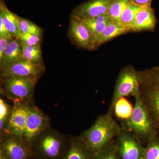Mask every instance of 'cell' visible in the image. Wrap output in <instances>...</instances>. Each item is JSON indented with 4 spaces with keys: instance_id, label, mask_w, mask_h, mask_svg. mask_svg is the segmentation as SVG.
Wrapping results in <instances>:
<instances>
[{
    "instance_id": "obj_26",
    "label": "cell",
    "mask_w": 159,
    "mask_h": 159,
    "mask_svg": "<svg viewBox=\"0 0 159 159\" xmlns=\"http://www.w3.org/2000/svg\"><path fill=\"white\" fill-rule=\"evenodd\" d=\"M20 32L21 34L30 33L42 35V29L39 26L26 19L19 16Z\"/></svg>"
},
{
    "instance_id": "obj_17",
    "label": "cell",
    "mask_w": 159,
    "mask_h": 159,
    "mask_svg": "<svg viewBox=\"0 0 159 159\" xmlns=\"http://www.w3.org/2000/svg\"><path fill=\"white\" fill-rule=\"evenodd\" d=\"M0 16L2 18L6 28L13 37L15 39L19 38L20 32L19 16L9 10L3 0H0Z\"/></svg>"
},
{
    "instance_id": "obj_15",
    "label": "cell",
    "mask_w": 159,
    "mask_h": 159,
    "mask_svg": "<svg viewBox=\"0 0 159 159\" xmlns=\"http://www.w3.org/2000/svg\"><path fill=\"white\" fill-rule=\"evenodd\" d=\"M156 23L155 13L151 6L142 7L136 16L131 32L152 31Z\"/></svg>"
},
{
    "instance_id": "obj_10",
    "label": "cell",
    "mask_w": 159,
    "mask_h": 159,
    "mask_svg": "<svg viewBox=\"0 0 159 159\" xmlns=\"http://www.w3.org/2000/svg\"><path fill=\"white\" fill-rule=\"evenodd\" d=\"M68 36L78 48L92 51L98 48L97 40L83 21L70 17Z\"/></svg>"
},
{
    "instance_id": "obj_5",
    "label": "cell",
    "mask_w": 159,
    "mask_h": 159,
    "mask_svg": "<svg viewBox=\"0 0 159 159\" xmlns=\"http://www.w3.org/2000/svg\"><path fill=\"white\" fill-rule=\"evenodd\" d=\"M139 92L138 70L130 65L125 66L117 76L107 113L113 116L115 105L119 100L129 96L135 97Z\"/></svg>"
},
{
    "instance_id": "obj_18",
    "label": "cell",
    "mask_w": 159,
    "mask_h": 159,
    "mask_svg": "<svg viewBox=\"0 0 159 159\" xmlns=\"http://www.w3.org/2000/svg\"><path fill=\"white\" fill-rule=\"evenodd\" d=\"M130 32L128 28L123 26L119 22L111 20L106 26L99 37L97 42V45L99 47L118 36Z\"/></svg>"
},
{
    "instance_id": "obj_11",
    "label": "cell",
    "mask_w": 159,
    "mask_h": 159,
    "mask_svg": "<svg viewBox=\"0 0 159 159\" xmlns=\"http://www.w3.org/2000/svg\"><path fill=\"white\" fill-rule=\"evenodd\" d=\"M1 70V78L19 77L39 79L44 73L43 64H34L25 59L5 67Z\"/></svg>"
},
{
    "instance_id": "obj_30",
    "label": "cell",
    "mask_w": 159,
    "mask_h": 159,
    "mask_svg": "<svg viewBox=\"0 0 159 159\" xmlns=\"http://www.w3.org/2000/svg\"><path fill=\"white\" fill-rule=\"evenodd\" d=\"M0 37L13 38V36L6 28L2 16H0Z\"/></svg>"
},
{
    "instance_id": "obj_23",
    "label": "cell",
    "mask_w": 159,
    "mask_h": 159,
    "mask_svg": "<svg viewBox=\"0 0 159 159\" xmlns=\"http://www.w3.org/2000/svg\"><path fill=\"white\" fill-rule=\"evenodd\" d=\"M116 139L108 146L96 153L94 159H122L118 150Z\"/></svg>"
},
{
    "instance_id": "obj_9",
    "label": "cell",
    "mask_w": 159,
    "mask_h": 159,
    "mask_svg": "<svg viewBox=\"0 0 159 159\" xmlns=\"http://www.w3.org/2000/svg\"><path fill=\"white\" fill-rule=\"evenodd\" d=\"M0 151L7 159H28L33 155L22 138L8 133L1 135Z\"/></svg>"
},
{
    "instance_id": "obj_13",
    "label": "cell",
    "mask_w": 159,
    "mask_h": 159,
    "mask_svg": "<svg viewBox=\"0 0 159 159\" xmlns=\"http://www.w3.org/2000/svg\"><path fill=\"white\" fill-rule=\"evenodd\" d=\"M112 0H89L76 6L70 17L78 19H90L107 15Z\"/></svg>"
},
{
    "instance_id": "obj_6",
    "label": "cell",
    "mask_w": 159,
    "mask_h": 159,
    "mask_svg": "<svg viewBox=\"0 0 159 159\" xmlns=\"http://www.w3.org/2000/svg\"><path fill=\"white\" fill-rule=\"evenodd\" d=\"M38 79L27 77L2 78L1 93L14 102H31Z\"/></svg>"
},
{
    "instance_id": "obj_7",
    "label": "cell",
    "mask_w": 159,
    "mask_h": 159,
    "mask_svg": "<svg viewBox=\"0 0 159 159\" xmlns=\"http://www.w3.org/2000/svg\"><path fill=\"white\" fill-rule=\"evenodd\" d=\"M51 119L33 102L29 103L28 117L22 137L27 145L31 148L39 136L50 127Z\"/></svg>"
},
{
    "instance_id": "obj_28",
    "label": "cell",
    "mask_w": 159,
    "mask_h": 159,
    "mask_svg": "<svg viewBox=\"0 0 159 159\" xmlns=\"http://www.w3.org/2000/svg\"><path fill=\"white\" fill-rule=\"evenodd\" d=\"M19 39L21 43L24 45H39L41 43L42 36L37 34L26 33L21 34Z\"/></svg>"
},
{
    "instance_id": "obj_3",
    "label": "cell",
    "mask_w": 159,
    "mask_h": 159,
    "mask_svg": "<svg viewBox=\"0 0 159 159\" xmlns=\"http://www.w3.org/2000/svg\"><path fill=\"white\" fill-rule=\"evenodd\" d=\"M134 97L132 113L127 120L124 121L122 126L131 131L145 146L157 133L140 99L139 93Z\"/></svg>"
},
{
    "instance_id": "obj_12",
    "label": "cell",
    "mask_w": 159,
    "mask_h": 159,
    "mask_svg": "<svg viewBox=\"0 0 159 159\" xmlns=\"http://www.w3.org/2000/svg\"><path fill=\"white\" fill-rule=\"evenodd\" d=\"M30 102H13L5 133L11 134L22 138L25 128Z\"/></svg>"
},
{
    "instance_id": "obj_32",
    "label": "cell",
    "mask_w": 159,
    "mask_h": 159,
    "mask_svg": "<svg viewBox=\"0 0 159 159\" xmlns=\"http://www.w3.org/2000/svg\"><path fill=\"white\" fill-rule=\"evenodd\" d=\"M0 159H7L2 152L0 151Z\"/></svg>"
},
{
    "instance_id": "obj_22",
    "label": "cell",
    "mask_w": 159,
    "mask_h": 159,
    "mask_svg": "<svg viewBox=\"0 0 159 159\" xmlns=\"http://www.w3.org/2000/svg\"><path fill=\"white\" fill-rule=\"evenodd\" d=\"M133 110V107L130 102L124 98L119 100L115 105L114 114L116 116L122 120H127L130 116Z\"/></svg>"
},
{
    "instance_id": "obj_27",
    "label": "cell",
    "mask_w": 159,
    "mask_h": 159,
    "mask_svg": "<svg viewBox=\"0 0 159 159\" xmlns=\"http://www.w3.org/2000/svg\"><path fill=\"white\" fill-rule=\"evenodd\" d=\"M11 108L5 100L0 99V134L5 133Z\"/></svg>"
},
{
    "instance_id": "obj_16",
    "label": "cell",
    "mask_w": 159,
    "mask_h": 159,
    "mask_svg": "<svg viewBox=\"0 0 159 159\" xmlns=\"http://www.w3.org/2000/svg\"><path fill=\"white\" fill-rule=\"evenodd\" d=\"M23 59L21 43L19 39H14L9 43L2 58L0 59V69Z\"/></svg>"
},
{
    "instance_id": "obj_31",
    "label": "cell",
    "mask_w": 159,
    "mask_h": 159,
    "mask_svg": "<svg viewBox=\"0 0 159 159\" xmlns=\"http://www.w3.org/2000/svg\"><path fill=\"white\" fill-rule=\"evenodd\" d=\"M152 1V0H130L132 3L140 7L151 6Z\"/></svg>"
},
{
    "instance_id": "obj_25",
    "label": "cell",
    "mask_w": 159,
    "mask_h": 159,
    "mask_svg": "<svg viewBox=\"0 0 159 159\" xmlns=\"http://www.w3.org/2000/svg\"><path fill=\"white\" fill-rule=\"evenodd\" d=\"M142 159H159V134H157L145 146Z\"/></svg>"
},
{
    "instance_id": "obj_20",
    "label": "cell",
    "mask_w": 159,
    "mask_h": 159,
    "mask_svg": "<svg viewBox=\"0 0 159 159\" xmlns=\"http://www.w3.org/2000/svg\"><path fill=\"white\" fill-rule=\"evenodd\" d=\"M22 55L24 59L34 64H43L41 45L25 46L21 44Z\"/></svg>"
},
{
    "instance_id": "obj_21",
    "label": "cell",
    "mask_w": 159,
    "mask_h": 159,
    "mask_svg": "<svg viewBox=\"0 0 159 159\" xmlns=\"http://www.w3.org/2000/svg\"><path fill=\"white\" fill-rule=\"evenodd\" d=\"M142 7L135 5L130 2L122 11L119 22L123 26L128 28L130 30V32L136 16Z\"/></svg>"
},
{
    "instance_id": "obj_24",
    "label": "cell",
    "mask_w": 159,
    "mask_h": 159,
    "mask_svg": "<svg viewBox=\"0 0 159 159\" xmlns=\"http://www.w3.org/2000/svg\"><path fill=\"white\" fill-rule=\"evenodd\" d=\"M130 0H112L108 13L112 20L119 22L122 11L130 2Z\"/></svg>"
},
{
    "instance_id": "obj_14",
    "label": "cell",
    "mask_w": 159,
    "mask_h": 159,
    "mask_svg": "<svg viewBox=\"0 0 159 159\" xmlns=\"http://www.w3.org/2000/svg\"><path fill=\"white\" fill-rule=\"evenodd\" d=\"M95 154L80 136H74L70 139L61 159H94Z\"/></svg>"
},
{
    "instance_id": "obj_2",
    "label": "cell",
    "mask_w": 159,
    "mask_h": 159,
    "mask_svg": "<svg viewBox=\"0 0 159 159\" xmlns=\"http://www.w3.org/2000/svg\"><path fill=\"white\" fill-rule=\"evenodd\" d=\"M121 126L113 116L107 113L99 116L89 128L80 136L95 154L108 146L117 138Z\"/></svg>"
},
{
    "instance_id": "obj_4",
    "label": "cell",
    "mask_w": 159,
    "mask_h": 159,
    "mask_svg": "<svg viewBox=\"0 0 159 159\" xmlns=\"http://www.w3.org/2000/svg\"><path fill=\"white\" fill-rule=\"evenodd\" d=\"M67 138L51 127L39 136L31 146L33 154L42 159H57L62 154Z\"/></svg>"
},
{
    "instance_id": "obj_19",
    "label": "cell",
    "mask_w": 159,
    "mask_h": 159,
    "mask_svg": "<svg viewBox=\"0 0 159 159\" xmlns=\"http://www.w3.org/2000/svg\"><path fill=\"white\" fill-rule=\"evenodd\" d=\"M111 20H112L111 19L108 15H104L90 19L82 21L84 22L91 30L97 40V43L100 35L106 26Z\"/></svg>"
},
{
    "instance_id": "obj_1",
    "label": "cell",
    "mask_w": 159,
    "mask_h": 159,
    "mask_svg": "<svg viewBox=\"0 0 159 159\" xmlns=\"http://www.w3.org/2000/svg\"><path fill=\"white\" fill-rule=\"evenodd\" d=\"M139 94L159 134V66L138 70Z\"/></svg>"
},
{
    "instance_id": "obj_29",
    "label": "cell",
    "mask_w": 159,
    "mask_h": 159,
    "mask_svg": "<svg viewBox=\"0 0 159 159\" xmlns=\"http://www.w3.org/2000/svg\"><path fill=\"white\" fill-rule=\"evenodd\" d=\"M13 38L7 37H0V59L3 57L7 47Z\"/></svg>"
},
{
    "instance_id": "obj_8",
    "label": "cell",
    "mask_w": 159,
    "mask_h": 159,
    "mask_svg": "<svg viewBox=\"0 0 159 159\" xmlns=\"http://www.w3.org/2000/svg\"><path fill=\"white\" fill-rule=\"evenodd\" d=\"M118 150L122 159H142L145 146L130 130L121 126L116 138Z\"/></svg>"
}]
</instances>
